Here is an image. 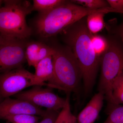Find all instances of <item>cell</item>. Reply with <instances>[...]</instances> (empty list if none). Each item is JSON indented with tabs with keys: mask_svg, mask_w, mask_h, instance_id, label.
<instances>
[{
	"mask_svg": "<svg viewBox=\"0 0 123 123\" xmlns=\"http://www.w3.org/2000/svg\"><path fill=\"white\" fill-rule=\"evenodd\" d=\"M86 19V17L83 18L61 33L64 41L78 62L82 74L84 92L88 95L95 84L101 59L93 48V34L87 27Z\"/></svg>",
	"mask_w": 123,
	"mask_h": 123,
	"instance_id": "obj_1",
	"label": "cell"
},
{
	"mask_svg": "<svg viewBox=\"0 0 123 123\" xmlns=\"http://www.w3.org/2000/svg\"><path fill=\"white\" fill-rule=\"evenodd\" d=\"M110 7L91 10L70 1L48 12L39 14L35 21L38 34L42 37L48 38L61 33L75 23L91 14L95 12H111Z\"/></svg>",
	"mask_w": 123,
	"mask_h": 123,
	"instance_id": "obj_2",
	"label": "cell"
},
{
	"mask_svg": "<svg viewBox=\"0 0 123 123\" xmlns=\"http://www.w3.org/2000/svg\"><path fill=\"white\" fill-rule=\"evenodd\" d=\"M52 48L53 75L47 86L63 91L66 94L76 93L82 79L78 62L68 46Z\"/></svg>",
	"mask_w": 123,
	"mask_h": 123,
	"instance_id": "obj_3",
	"label": "cell"
},
{
	"mask_svg": "<svg viewBox=\"0 0 123 123\" xmlns=\"http://www.w3.org/2000/svg\"><path fill=\"white\" fill-rule=\"evenodd\" d=\"M0 8V34L3 37L25 40L32 31L27 23L26 16L32 9L27 1L3 0Z\"/></svg>",
	"mask_w": 123,
	"mask_h": 123,
	"instance_id": "obj_4",
	"label": "cell"
},
{
	"mask_svg": "<svg viewBox=\"0 0 123 123\" xmlns=\"http://www.w3.org/2000/svg\"><path fill=\"white\" fill-rule=\"evenodd\" d=\"M107 50L100 60L101 74L98 90L104 95L110 106L116 105L111 87L115 80L123 75V44L121 40H108Z\"/></svg>",
	"mask_w": 123,
	"mask_h": 123,
	"instance_id": "obj_5",
	"label": "cell"
},
{
	"mask_svg": "<svg viewBox=\"0 0 123 123\" xmlns=\"http://www.w3.org/2000/svg\"><path fill=\"white\" fill-rule=\"evenodd\" d=\"M2 37L0 44V73L22 68L26 61L25 40Z\"/></svg>",
	"mask_w": 123,
	"mask_h": 123,
	"instance_id": "obj_6",
	"label": "cell"
},
{
	"mask_svg": "<svg viewBox=\"0 0 123 123\" xmlns=\"http://www.w3.org/2000/svg\"><path fill=\"white\" fill-rule=\"evenodd\" d=\"M38 86L34 74L23 68L0 73V96L9 98L31 86Z\"/></svg>",
	"mask_w": 123,
	"mask_h": 123,
	"instance_id": "obj_7",
	"label": "cell"
},
{
	"mask_svg": "<svg viewBox=\"0 0 123 123\" xmlns=\"http://www.w3.org/2000/svg\"><path fill=\"white\" fill-rule=\"evenodd\" d=\"M42 86H35L29 90L18 93L14 95L16 98L30 102L39 107L47 110L61 111L66 103V99L55 94L50 88H45Z\"/></svg>",
	"mask_w": 123,
	"mask_h": 123,
	"instance_id": "obj_8",
	"label": "cell"
},
{
	"mask_svg": "<svg viewBox=\"0 0 123 123\" xmlns=\"http://www.w3.org/2000/svg\"><path fill=\"white\" fill-rule=\"evenodd\" d=\"M47 110L35 105L28 101L23 99L4 98L0 102V119H4L7 117L15 115L30 114L43 117Z\"/></svg>",
	"mask_w": 123,
	"mask_h": 123,
	"instance_id": "obj_9",
	"label": "cell"
},
{
	"mask_svg": "<svg viewBox=\"0 0 123 123\" xmlns=\"http://www.w3.org/2000/svg\"><path fill=\"white\" fill-rule=\"evenodd\" d=\"M104 98L101 92L95 94L76 117L77 123H94L103 106Z\"/></svg>",
	"mask_w": 123,
	"mask_h": 123,
	"instance_id": "obj_10",
	"label": "cell"
},
{
	"mask_svg": "<svg viewBox=\"0 0 123 123\" xmlns=\"http://www.w3.org/2000/svg\"><path fill=\"white\" fill-rule=\"evenodd\" d=\"M52 52V47L42 42H30L27 43L26 46V61L29 66L35 68L40 61L50 55Z\"/></svg>",
	"mask_w": 123,
	"mask_h": 123,
	"instance_id": "obj_11",
	"label": "cell"
},
{
	"mask_svg": "<svg viewBox=\"0 0 123 123\" xmlns=\"http://www.w3.org/2000/svg\"><path fill=\"white\" fill-rule=\"evenodd\" d=\"M35 68V73L34 76L36 83L38 86H47V83L45 82H48L53 75L52 53L40 61Z\"/></svg>",
	"mask_w": 123,
	"mask_h": 123,
	"instance_id": "obj_12",
	"label": "cell"
},
{
	"mask_svg": "<svg viewBox=\"0 0 123 123\" xmlns=\"http://www.w3.org/2000/svg\"><path fill=\"white\" fill-rule=\"evenodd\" d=\"M105 13L95 12L91 14L86 17L87 27L93 34L101 31L105 26L104 17Z\"/></svg>",
	"mask_w": 123,
	"mask_h": 123,
	"instance_id": "obj_13",
	"label": "cell"
},
{
	"mask_svg": "<svg viewBox=\"0 0 123 123\" xmlns=\"http://www.w3.org/2000/svg\"><path fill=\"white\" fill-rule=\"evenodd\" d=\"M67 0H34L32 9L38 11L39 14L50 12L63 4Z\"/></svg>",
	"mask_w": 123,
	"mask_h": 123,
	"instance_id": "obj_14",
	"label": "cell"
},
{
	"mask_svg": "<svg viewBox=\"0 0 123 123\" xmlns=\"http://www.w3.org/2000/svg\"><path fill=\"white\" fill-rule=\"evenodd\" d=\"M70 94H67L65 105L60 111L55 123H73L76 117L73 114L70 108Z\"/></svg>",
	"mask_w": 123,
	"mask_h": 123,
	"instance_id": "obj_15",
	"label": "cell"
},
{
	"mask_svg": "<svg viewBox=\"0 0 123 123\" xmlns=\"http://www.w3.org/2000/svg\"><path fill=\"white\" fill-rule=\"evenodd\" d=\"M91 41L95 54L101 59L108 48V40L101 36L93 34Z\"/></svg>",
	"mask_w": 123,
	"mask_h": 123,
	"instance_id": "obj_16",
	"label": "cell"
},
{
	"mask_svg": "<svg viewBox=\"0 0 123 123\" xmlns=\"http://www.w3.org/2000/svg\"><path fill=\"white\" fill-rule=\"evenodd\" d=\"M112 97L116 105H123V75L115 80L111 87Z\"/></svg>",
	"mask_w": 123,
	"mask_h": 123,
	"instance_id": "obj_17",
	"label": "cell"
},
{
	"mask_svg": "<svg viewBox=\"0 0 123 123\" xmlns=\"http://www.w3.org/2000/svg\"><path fill=\"white\" fill-rule=\"evenodd\" d=\"M70 1L91 10H98L110 7L107 1L104 0H73Z\"/></svg>",
	"mask_w": 123,
	"mask_h": 123,
	"instance_id": "obj_18",
	"label": "cell"
},
{
	"mask_svg": "<svg viewBox=\"0 0 123 123\" xmlns=\"http://www.w3.org/2000/svg\"><path fill=\"white\" fill-rule=\"evenodd\" d=\"M42 117L30 114H20L10 116L4 119L11 123H37Z\"/></svg>",
	"mask_w": 123,
	"mask_h": 123,
	"instance_id": "obj_19",
	"label": "cell"
},
{
	"mask_svg": "<svg viewBox=\"0 0 123 123\" xmlns=\"http://www.w3.org/2000/svg\"><path fill=\"white\" fill-rule=\"evenodd\" d=\"M111 107L108 116L103 123H123V105Z\"/></svg>",
	"mask_w": 123,
	"mask_h": 123,
	"instance_id": "obj_20",
	"label": "cell"
},
{
	"mask_svg": "<svg viewBox=\"0 0 123 123\" xmlns=\"http://www.w3.org/2000/svg\"><path fill=\"white\" fill-rule=\"evenodd\" d=\"M47 110L46 115L41 121L37 123H55L60 111L52 110Z\"/></svg>",
	"mask_w": 123,
	"mask_h": 123,
	"instance_id": "obj_21",
	"label": "cell"
},
{
	"mask_svg": "<svg viewBox=\"0 0 123 123\" xmlns=\"http://www.w3.org/2000/svg\"><path fill=\"white\" fill-rule=\"evenodd\" d=\"M110 7L123 12V0H107Z\"/></svg>",
	"mask_w": 123,
	"mask_h": 123,
	"instance_id": "obj_22",
	"label": "cell"
},
{
	"mask_svg": "<svg viewBox=\"0 0 123 123\" xmlns=\"http://www.w3.org/2000/svg\"><path fill=\"white\" fill-rule=\"evenodd\" d=\"M114 32L119 37L123 44V21L115 29Z\"/></svg>",
	"mask_w": 123,
	"mask_h": 123,
	"instance_id": "obj_23",
	"label": "cell"
},
{
	"mask_svg": "<svg viewBox=\"0 0 123 123\" xmlns=\"http://www.w3.org/2000/svg\"><path fill=\"white\" fill-rule=\"evenodd\" d=\"M2 39H3V37H2V36L0 34V44L2 42Z\"/></svg>",
	"mask_w": 123,
	"mask_h": 123,
	"instance_id": "obj_24",
	"label": "cell"
},
{
	"mask_svg": "<svg viewBox=\"0 0 123 123\" xmlns=\"http://www.w3.org/2000/svg\"><path fill=\"white\" fill-rule=\"evenodd\" d=\"M3 0H0V8L1 7V6L3 4Z\"/></svg>",
	"mask_w": 123,
	"mask_h": 123,
	"instance_id": "obj_25",
	"label": "cell"
},
{
	"mask_svg": "<svg viewBox=\"0 0 123 123\" xmlns=\"http://www.w3.org/2000/svg\"><path fill=\"white\" fill-rule=\"evenodd\" d=\"M73 123H77L76 118L75 119V120H74V121H73Z\"/></svg>",
	"mask_w": 123,
	"mask_h": 123,
	"instance_id": "obj_26",
	"label": "cell"
},
{
	"mask_svg": "<svg viewBox=\"0 0 123 123\" xmlns=\"http://www.w3.org/2000/svg\"><path fill=\"white\" fill-rule=\"evenodd\" d=\"M3 100V98H2L0 96V102H1Z\"/></svg>",
	"mask_w": 123,
	"mask_h": 123,
	"instance_id": "obj_27",
	"label": "cell"
}]
</instances>
